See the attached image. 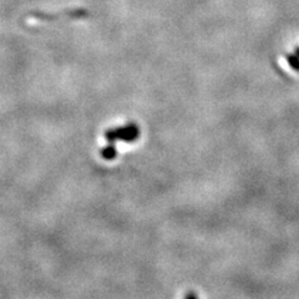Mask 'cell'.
<instances>
[{"label": "cell", "mask_w": 299, "mask_h": 299, "mask_svg": "<svg viewBox=\"0 0 299 299\" xmlns=\"http://www.w3.org/2000/svg\"><path fill=\"white\" fill-rule=\"evenodd\" d=\"M140 136V130H138L137 125L130 124L124 127H119V129H113L106 131L105 137L109 142H113L116 140H121L125 142H134L137 140Z\"/></svg>", "instance_id": "cell-1"}, {"label": "cell", "mask_w": 299, "mask_h": 299, "mask_svg": "<svg viewBox=\"0 0 299 299\" xmlns=\"http://www.w3.org/2000/svg\"><path fill=\"white\" fill-rule=\"evenodd\" d=\"M296 54H297V56L299 57V48H297V49H296Z\"/></svg>", "instance_id": "cell-5"}, {"label": "cell", "mask_w": 299, "mask_h": 299, "mask_svg": "<svg viewBox=\"0 0 299 299\" xmlns=\"http://www.w3.org/2000/svg\"><path fill=\"white\" fill-rule=\"evenodd\" d=\"M116 155H117V152H116V147L112 142H110V145L104 147L103 151H101V156H103L105 160H108V161L115 159Z\"/></svg>", "instance_id": "cell-2"}, {"label": "cell", "mask_w": 299, "mask_h": 299, "mask_svg": "<svg viewBox=\"0 0 299 299\" xmlns=\"http://www.w3.org/2000/svg\"><path fill=\"white\" fill-rule=\"evenodd\" d=\"M287 61L291 65L293 70L299 71V57L296 55H287Z\"/></svg>", "instance_id": "cell-3"}, {"label": "cell", "mask_w": 299, "mask_h": 299, "mask_svg": "<svg viewBox=\"0 0 299 299\" xmlns=\"http://www.w3.org/2000/svg\"><path fill=\"white\" fill-rule=\"evenodd\" d=\"M186 297H196V294H193V293H187V294H186Z\"/></svg>", "instance_id": "cell-4"}]
</instances>
